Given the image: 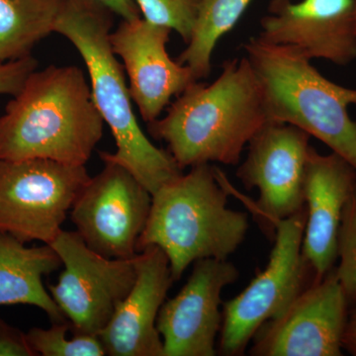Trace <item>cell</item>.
Masks as SVG:
<instances>
[{
	"label": "cell",
	"mask_w": 356,
	"mask_h": 356,
	"mask_svg": "<svg viewBox=\"0 0 356 356\" xmlns=\"http://www.w3.org/2000/svg\"><path fill=\"white\" fill-rule=\"evenodd\" d=\"M270 121L266 95L247 57L227 60L211 84L185 89L163 119L147 123L152 137L165 140L177 165H236L245 147Z\"/></svg>",
	"instance_id": "obj_1"
},
{
	"label": "cell",
	"mask_w": 356,
	"mask_h": 356,
	"mask_svg": "<svg viewBox=\"0 0 356 356\" xmlns=\"http://www.w3.org/2000/svg\"><path fill=\"white\" fill-rule=\"evenodd\" d=\"M104 123L83 70H36L0 116V159L86 165L102 139Z\"/></svg>",
	"instance_id": "obj_2"
},
{
	"label": "cell",
	"mask_w": 356,
	"mask_h": 356,
	"mask_svg": "<svg viewBox=\"0 0 356 356\" xmlns=\"http://www.w3.org/2000/svg\"><path fill=\"white\" fill-rule=\"evenodd\" d=\"M114 15L97 0H63L54 32L81 54L93 102L113 135L116 152H102L100 158L127 168L153 195L184 170L170 152L154 146L138 123L123 67L110 43Z\"/></svg>",
	"instance_id": "obj_3"
},
{
	"label": "cell",
	"mask_w": 356,
	"mask_h": 356,
	"mask_svg": "<svg viewBox=\"0 0 356 356\" xmlns=\"http://www.w3.org/2000/svg\"><path fill=\"white\" fill-rule=\"evenodd\" d=\"M163 185L153 194L139 252L149 245L163 250L175 282L199 259H228L247 236V213L229 209L221 170L204 163Z\"/></svg>",
	"instance_id": "obj_4"
},
{
	"label": "cell",
	"mask_w": 356,
	"mask_h": 356,
	"mask_svg": "<svg viewBox=\"0 0 356 356\" xmlns=\"http://www.w3.org/2000/svg\"><path fill=\"white\" fill-rule=\"evenodd\" d=\"M245 50L264 88L270 121L305 131L356 170V89L325 79L293 47L254 37Z\"/></svg>",
	"instance_id": "obj_5"
},
{
	"label": "cell",
	"mask_w": 356,
	"mask_h": 356,
	"mask_svg": "<svg viewBox=\"0 0 356 356\" xmlns=\"http://www.w3.org/2000/svg\"><path fill=\"white\" fill-rule=\"evenodd\" d=\"M306 207L275 224L274 245L266 268L222 308L219 351L240 356L261 325L282 315L297 297L317 280L302 252Z\"/></svg>",
	"instance_id": "obj_6"
},
{
	"label": "cell",
	"mask_w": 356,
	"mask_h": 356,
	"mask_svg": "<svg viewBox=\"0 0 356 356\" xmlns=\"http://www.w3.org/2000/svg\"><path fill=\"white\" fill-rule=\"evenodd\" d=\"M90 177L86 165L0 159V232L51 245Z\"/></svg>",
	"instance_id": "obj_7"
},
{
	"label": "cell",
	"mask_w": 356,
	"mask_h": 356,
	"mask_svg": "<svg viewBox=\"0 0 356 356\" xmlns=\"http://www.w3.org/2000/svg\"><path fill=\"white\" fill-rule=\"evenodd\" d=\"M64 271L49 285L54 301L74 334L98 336L137 278L138 254L133 259H108L89 248L77 232L62 231L51 243Z\"/></svg>",
	"instance_id": "obj_8"
},
{
	"label": "cell",
	"mask_w": 356,
	"mask_h": 356,
	"mask_svg": "<svg viewBox=\"0 0 356 356\" xmlns=\"http://www.w3.org/2000/svg\"><path fill=\"white\" fill-rule=\"evenodd\" d=\"M90 177L70 219L83 242L108 259H133L146 229L153 195L130 170L112 161Z\"/></svg>",
	"instance_id": "obj_9"
},
{
	"label": "cell",
	"mask_w": 356,
	"mask_h": 356,
	"mask_svg": "<svg viewBox=\"0 0 356 356\" xmlns=\"http://www.w3.org/2000/svg\"><path fill=\"white\" fill-rule=\"evenodd\" d=\"M350 302L336 269L315 280L252 339L254 356H341Z\"/></svg>",
	"instance_id": "obj_10"
},
{
	"label": "cell",
	"mask_w": 356,
	"mask_h": 356,
	"mask_svg": "<svg viewBox=\"0 0 356 356\" xmlns=\"http://www.w3.org/2000/svg\"><path fill=\"white\" fill-rule=\"evenodd\" d=\"M310 137L290 124L269 122L248 143L247 159L236 172L248 191L259 189L257 208L273 238L276 222L305 207Z\"/></svg>",
	"instance_id": "obj_11"
},
{
	"label": "cell",
	"mask_w": 356,
	"mask_h": 356,
	"mask_svg": "<svg viewBox=\"0 0 356 356\" xmlns=\"http://www.w3.org/2000/svg\"><path fill=\"white\" fill-rule=\"evenodd\" d=\"M238 276V269L228 259L194 262L184 286L159 310L156 327L163 339V356L217 355L222 292Z\"/></svg>",
	"instance_id": "obj_12"
},
{
	"label": "cell",
	"mask_w": 356,
	"mask_h": 356,
	"mask_svg": "<svg viewBox=\"0 0 356 356\" xmlns=\"http://www.w3.org/2000/svg\"><path fill=\"white\" fill-rule=\"evenodd\" d=\"M257 38L293 47L309 60H356V0H271Z\"/></svg>",
	"instance_id": "obj_13"
},
{
	"label": "cell",
	"mask_w": 356,
	"mask_h": 356,
	"mask_svg": "<svg viewBox=\"0 0 356 356\" xmlns=\"http://www.w3.org/2000/svg\"><path fill=\"white\" fill-rule=\"evenodd\" d=\"M172 31L140 17L122 20L110 33L112 49L128 74L131 98L146 123L159 119L173 96L199 81L191 67L168 55Z\"/></svg>",
	"instance_id": "obj_14"
},
{
	"label": "cell",
	"mask_w": 356,
	"mask_h": 356,
	"mask_svg": "<svg viewBox=\"0 0 356 356\" xmlns=\"http://www.w3.org/2000/svg\"><path fill=\"white\" fill-rule=\"evenodd\" d=\"M173 283L161 248L149 245L139 252L135 284L98 334L106 355L163 356L156 321Z\"/></svg>",
	"instance_id": "obj_15"
},
{
	"label": "cell",
	"mask_w": 356,
	"mask_h": 356,
	"mask_svg": "<svg viewBox=\"0 0 356 356\" xmlns=\"http://www.w3.org/2000/svg\"><path fill=\"white\" fill-rule=\"evenodd\" d=\"M355 185L356 170L348 161L311 147L304 182L307 221L302 252L317 280L336 267L341 219Z\"/></svg>",
	"instance_id": "obj_16"
},
{
	"label": "cell",
	"mask_w": 356,
	"mask_h": 356,
	"mask_svg": "<svg viewBox=\"0 0 356 356\" xmlns=\"http://www.w3.org/2000/svg\"><path fill=\"white\" fill-rule=\"evenodd\" d=\"M62 261L50 245L26 247L25 243L0 232V306L31 305L43 310L53 323L65 322L43 277L58 270Z\"/></svg>",
	"instance_id": "obj_17"
},
{
	"label": "cell",
	"mask_w": 356,
	"mask_h": 356,
	"mask_svg": "<svg viewBox=\"0 0 356 356\" xmlns=\"http://www.w3.org/2000/svg\"><path fill=\"white\" fill-rule=\"evenodd\" d=\"M63 0H0V62L32 56L54 32Z\"/></svg>",
	"instance_id": "obj_18"
},
{
	"label": "cell",
	"mask_w": 356,
	"mask_h": 356,
	"mask_svg": "<svg viewBox=\"0 0 356 356\" xmlns=\"http://www.w3.org/2000/svg\"><path fill=\"white\" fill-rule=\"evenodd\" d=\"M252 0H199L191 41L177 62L191 67L196 79L209 76L211 58L219 40L235 27Z\"/></svg>",
	"instance_id": "obj_19"
},
{
	"label": "cell",
	"mask_w": 356,
	"mask_h": 356,
	"mask_svg": "<svg viewBox=\"0 0 356 356\" xmlns=\"http://www.w3.org/2000/svg\"><path fill=\"white\" fill-rule=\"evenodd\" d=\"M70 325L67 322L53 323L49 329L34 327L26 334L28 343L36 355L43 356H103L106 355L98 336L74 334L67 339Z\"/></svg>",
	"instance_id": "obj_20"
},
{
	"label": "cell",
	"mask_w": 356,
	"mask_h": 356,
	"mask_svg": "<svg viewBox=\"0 0 356 356\" xmlns=\"http://www.w3.org/2000/svg\"><path fill=\"white\" fill-rule=\"evenodd\" d=\"M144 19L154 24L165 26L184 39L191 41L199 0H135Z\"/></svg>",
	"instance_id": "obj_21"
},
{
	"label": "cell",
	"mask_w": 356,
	"mask_h": 356,
	"mask_svg": "<svg viewBox=\"0 0 356 356\" xmlns=\"http://www.w3.org/2000/svg\"><path fill=\"white\" fill-rule=\"evenodd\" d=\"M337 261L334 269L351 305L356 299V185L341 219Z\"/></svg>",
	"instance_id": "obj_22"
},
{
	"label": "cell",
	"mask_w": 356,
	"mask_h": 356,
	"mask_svg": "<svg viewBox=\"0 0 356 356\" xmlns=\"http://www.w3.org/2000/svg\"><path fill=\"white\" fill-rule=\"evenodd\" d=\"M37 67L38 60L33 56L19 60L0 62V95H17L27 77Z\"/></svg>",
	"instance_id": "obj_23"
},
{
	"label": "cell",
	"mask_w": 356,
	"mask_h": 356,
	"mask_svg": "<svg viewBox=\"0 0 356 356\" xmlns=\"http://www.w3.org/2000/svg\"><path fill=\"white\" fill-rule=\"evenodd\" d=\"M27 336L0 320V356H34Z\"/></svg>",
	"instance_id": "obj_24"
},
{
	"label": "cell",
	"mask_w": 356,
	"mask_h": 356,
	"mask_svg": "<svg viewBox=\"0 0 356 356\" xmlns=\"http://www.w3.org/2000/svg\"><path fill=\"white\" fill-rule=\"evenodd\" d=\"M108 7L115 15L120 16L123 20H133L142 17L135 0H97Z\"/></svg>",
	"instance_id": "obj_25"
},
{
	"label": "cell",
	"mask_w": 356,
	"mask_h": 356,
	"mask_svg": "<svg viewBox=\"0 0 356 356\" xmlns=\"http://www.w3.org/2000/svg\"><path fill=\"white\" fill-rule=\"evenodd\" d=\"M343 350L356 356V299L350 307L343 337Z\"/></svg>",
	"instance_id": "obj_26"
}]
</instances>
